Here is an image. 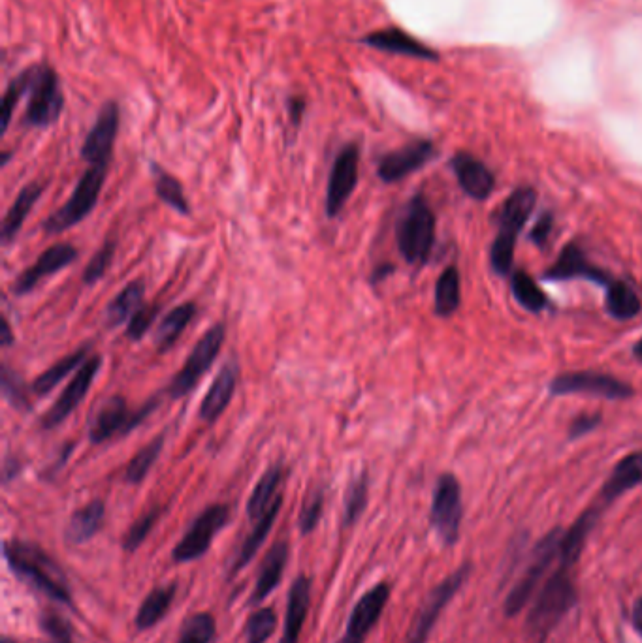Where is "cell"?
Returning a JSON list of instances; mask_svg holds the SVG:
<instances>
[{
    "instance_id": "7",
    "label": "cell",
    "mask_w": 642,
    "mask_h": 643,
    "mask_svg": "<svg viewBox=\"0 0 642 643\" xmlns=\"http://www.w3.org/2000/svg\"><path fill=\"white\" fill-rule=\"evenodd\" d=\"M562 534V529L550 531L533 549L530 565H528L526 572L522 574V578L514 585L513 591L509 593L507 600H505L503 610L509 617H514L516 613L522 612L528 606L531 596L537 591L541 580L545 578L548 568L552 566L554 561H558Z\"/></svg>"
},
{
    "instance_id": "58",
    "label": "cell",
    "mask_w": 642,
    "mask_h": 643,
    "mask_svg": "<svg viewBox=\"0 0 642 643\" xmlns=\"http://www.w3.org/2000/svg\"><path fill=\"white\" fill-rule=\"evenodd\" d=\"M633 356H635L637 360L642 361V339L641 341H637V343H635V346H633Z\"/></svg>"
},
{
    "instance_id": "28",
    "label": "cell",
    "mask_w": 642,
    "mask_h": 643,
    "mask_svg": "<svg viewBox=\"0 0 642 643\" xmlns=\"http://www.w3.org/2000/svg\"><path fill=\"white\" fill-rule=\"evenodd\" d=\"M364 44L370 48L381 49L388 53H400L418 59H434V51L426 48L422 42L409 36L400 29H386V31L373 32L364 38Z\"/></svg>"
},
{
    "instance_id": "2",
    "label": "cell",
    "mask_w": 642,
    "mask_h": 643,
    "mask_svg": "<svg viewBox=\"0 0 642 643\" xmlns=\"http://www.w3.org/2000/svg\"><path fill=\"white\" fill-rule=\"evenodd\" d=\"M575 604L577 589L569 576V570L558 566L531 606L526 621L531 640L537 643L545 642L550 632L560 625V621Z\"/></svg>"
},
{
    "instance_id": "20",
    "label": "cell",
    "mask_w": 642,
    "mask_h": 643,
    "mask_svg": "<svg viewBox=\"0 0 642 643\" xmlns=\"http://www.w3.org/2000/svg\"><path fill=\"white\" fill-rule=\"evenodd\" d=\"M434 143L428 140L409 143L398 151H392L379 160L377 175L383 183H398L407 175L417 172L434 157Z\"/></svg>"
},
{
    "instance_id": "22",
    "label": "cell",
    "mask_w": 642,
    "mask_h": 643,
    "mask_svg": "<svg viewBox=\"0 0 642 643\" xmlns=\"http://www.w3.org/2000/svg\"><path fill=\"white\" fill-rule=\"evenodd\" d=\"M240 378V367L234 360L226 361L225 365L221 367L219 375L213 380L211 388H209L198 416L204 424H215L223 414L226 408L230 405L234 392H236V384Z\"/></svg>"
},
{
    "instance_id": "30",
    "label": "cell",
    "mask_w": 642,
    "mask_h": 643,
    "mask_svg": "<svg viewBox=\"0 0 642 643\" xmlns=\"http://www.w3.org/2000/svg\"><path fill=\"white\" fill-rule=\"evenodd\" d=\"M281 506H283V493L275 499V502L270 506V510H268L262 518L257 519L253 531L249 533V536H247L245 542H243V546H241L240 553H238V557H236V561H234V566H232L230 576L240 574L241 570L255 559L258 549L262 548V544L266 542L268 534L272 531L273 523H275V519L279 516Z\"/></svg>"
},
{
    "instance_id": "3",
    "label": "cell",
    "mask_w": 642,
    "mask_h": 643,
    "mask_svg": "<svg viewBox=\"0 0 642 643\" xmlns=\"http://www.w3.org/2000/svg\"><path fill=\"white\" fill-rule=\"evenodd\" d=\"M535 202H537L535 190L531 187H518L501 207L498 236L490 249V266L499 277H507L513 269L516 241L522 228L530 220Z\"/></svg>"
},
{
    "instance_id": "45",
    "label": "cell",
    "mask_w": 642,
    "mask_h": 643,
    "mask_svg": "<svg viewBox=\"0 0 642 643\" xmlns=\"http://www.w3.org/2000/svg\"><path fill=\"white\" fill-rule=\"evenodd\" d=\"M161 514L162 508L155 506V508H151L149 512H145L142 518L136 519V521L130 525L129 531L123 536V549H125L127 553L136 551V549L144 544L145 538L155 529V525H157V521L161 518Z\"/></svg>"
},
{
    "instance_id": "4",
    "label": "cell",
    "mask_w": 642,
    "mask_h": 643,
    "mask_svg": "<svg viewBox=\"0 0 642 643\" xmlns=\"http://www.w3.org/2000/svg\"><path fill=\"white\" fill-rule=\"evenodd\" d=\"M396 241L403 260L411 266H424L434 251L435 215L428 200L417 194L409 200L396 226Z\"/></svg>"
},
{
    "instance_id": "49",
    "label": "cell",
    "mask_w": 642,
    "mask_h": 643,
    "mask_svg": "<svg viewBox=\"0 0 642 643\" xmlns=\"http://www.w3.org/2000/svg\"><path fill=\"white\" fill-rule=\"evenodd\" d=\"M322 510H324V493H322V491H315V493L305 501L304 506H302L300 519H298L300 533L311 534L319 527Z\"/></svg>"
},
{
    "instance_id": "38",
    "label": "cell",
    "mask_w": 642,
    "mask_h": 643,
    "mask_svg": "<svg viewBox=\"0 0 642 643\" xmlns=\"http://www.w3.org/2000/svg\"><path fill=\"white\" fill-rule=\"evenodd\" d=\"M153 185H155V194L161 198L162 204L172 207L179 215H185V217L191 215V205L185 196L183 185L172 173L164 172L159 166H153Z\"/></svg>"
},
{
    "instance_id": "21",
    "label": "cell",
    "mask_w": 642,
    "mask_h": 643,
    "mask_svg": "<svg viewBox=\"0 0 642 643\" xmlns=\"http://www.w3.org/2000/svg\"><path fill=\"white\" fill-rule=\"evenodd\" d=\"M450 168L458 179L460 189L464 190L469 198H473L477 202H484L494 192L496 177L479 158L467 155V153H458L456 157L452 158Z\"/></svg>"
},
{
    "instance_id": "42",
    "label": "cell",
    "mask_w": 642,
    "mask_h": 643,
    "mask_svg": "<svg viewBox=\"0 0 642 643\" xmlns=\"http://www.w3.org/2000/svg\"><path fill=\"white\" fill-rule=\"evenodd\" d=\"M215 630L217 623L211 613H194L183 623L177 643H211Z\"/></svg>"
},
{
    "instance_id": "29",
    "label": "cell",
    "mask_w": 642,
    "mask_h": 643,
    "mask_svg": "<svg viewBox=\"0 0 642 643\" xmlns=\"http://www.w3.org/2000/svg\"><path fill=\"white\" fill-rule=\"evenodd\" d=\"M104 516H106L104 502L100 501V499L87 502L85 506H81L80 510H76L68 519L65 531L66 540L70 544H85V542H89L102 529Z\"/></svg>"
},
{
    "instance_id": "36",
    "label": "cell",
    "mask_w": 642,
    "mask_h": 643,
    "mask_svg": "<svg viewBox=\"0 0 642 643\" xmlns=\"http://www.w3.org/2000/svg\"><path fill=\"white\" fill-rule=\"evenodd\" d=\"M176 593V585H164V587L153 589L149 595L145 596L140 610L136 613V628L147 630V628L159 625L166 617V613L170 612Z\"/></svg>"
},
{
    "instance_id": "6",
    "label": "cell",
    "mask_w": 642,
    "mask_h": 643,
    "mask_svg": "<svg viewBox=\"0 0 642 643\" xmlns=\"http://www.w3.org/2000/svg\"><path fill=\"white\" fill-rule=\"evenodd\" d=\"M159 407L157 399H149L144 407L138 408L136 412H130L125 397L113 395L108 401H104L91 420L89 427V439L93 444H104L113 437L129 435L138 425L144 424L145 420L153 414V410Z\"/></svg>"
},
{
    "instance_id": "26",
    "label": "cell",
    "mask_w": 642,
    "mask_h": 643,
    "mask_svg": "<svg viewBox=\"0 0 642 643\" xmlns=\"http://www.w3.org/2000/svg\"><path fill=\"white\" fill-rule=\"evenodd\" d=\"M642 484V450L626 455L609 476L605 486L601 489V501L605 504L616 501L633 487Z\"/></svg>"
},
{
    "instance_id": "37",
    "label": "cell",
    "mask_w": 642,
    "mask_h": 643,
    "mask_svg": "<svg viewBox=\"0 0 642 643\" xmlns=\"http://www.w3.org/2000/svg\"><path fill=\"white\" fill-rule=\"evenodd\" d=\"M462 303V281L458 267H445L435 284V314L437 316H452L460 309Z\"/></svg>"
},
{
    "instance_id": "54",
    "label": "cell",
    "mask_w": 642,
    "mask_h": 643,
    "mask_svg": "<svg viewBox=\"0 0 642 643\" xmlns=\"http://www.w3.org/2000/svg\"><path fill=\"white\" fill-rule=\"evenodd\" d=\"M390 273H394V266H392V264H381V266L375 267V271H373V275H371V283L375 284L385 281Z\"/></svg>"
},
{
    "instance_id": "10",
    "label": "cell",
    "mask_w": 642,
    "mask_h": 643,
    "mask_svg": "<svg viewBox=\"0 0 642 643\" xmlns=\"http://www.w3.org/2000/svg\"><path fill=\"white\" fill-rule=\"evenodd\" d=\"M230 519V508L226 504H211L198 518L185 536L177 542L172 551L174 561L179 565L193 563L196 559L204 557L213 544V538L221 533Z\"/></svg>"
},
{
    "instance_id": "43",
    "label": "cell",
    "mask_w": 642,
    "mask_h": 643,
    "mask_svg": "<svg viewBox=\"0 0 642 643\" xmlns=\"http://www.w3.org/2000/svg\"><path fill=\"white\" fill-rule=\"evenodd\" d=\"M0 371H2V375H0L2 397L17 410H23V412L33 410V405L29 401V388L25 386L23 378L14 373L8 365H2Z\"/></svg>"
},
{
    "instance_id": "50",
    "label": "cell",
    "mask_w": 642,
    "mask_h": 643,
    "mask_svg": "<svg viewBox=\"0 0 642 643\" xmlns=\"http://www.w3.org/2000/svg\"><path fill=\"white\" fill-rule=\"evenodd\" d=\"M40 627H42V630L53 640V643L74 642L72 628L68 625V621L63 619L61 615H57V613H44L42 619H40Z\"/></svg>"
},
{
    "instance_id": "34",
    "label": "cell",
    "mask_w": 642,
    "mask_h": 643,
    "mask_svg": "<svg viewBox=\"0 0 642 643\" xmlns=\"http://www.w3.org/2000/svg\"><path fill=\"white\" fill-rule=\"evenodd\" d=\"M605 307L607 313L620 322H627L633 320L635 316H639L642 311V301L637 294V290L626 283V281H616L612 279L609 286H607V294H605Z\"/></svg>"
},
{
    "instance_id": "12",
    "label": "cell",
    "mask_w": 642,
    "mask_h": 643,
    "mask_svg": "<svg viewBox=\"0 0 642 643\" xmlns=\"http://www.w3.org/2000/svg\"><path fill=\"white\" fill-rule=\"evenodd\" d=\"M29 93L31 98L25 111V123L36 128L53 125L59 119L65 104L59 79L53 74V70L44 66L33 68V83Z\"/></svg>"
},
{
    "instance_id": "52",
    "label": "cell",
    "mask_w": 642,
    "mask_h": 643,
    "mask_svg": "<svg viewBox=\"0 0 642 643\" xmlns=\"http://www.w3.org/2000/svg\"><path fill=\"white\" fill-rule=\"evenodd\" d=\"M599 424H601L599 414H580L569 427V439H580V437L595 431Z\"/></svg>"
},
{
    "instance_id": "15",
    "label": "cell",
    "mask_w": 642,
    "mask_h": 643,
    "mask_svg": "<svg viewBox=\"0 0 642 643\" xmlns=\"http://www.w3.org/2000/svg\"><path fill=\"white\" fill-rule=\"evenodd\" d=\"M100 367H102V358L100 356H91L89 360L81 365L80 369L76 371V375L68 382V386L63 390V393L59 395V399L42 416V420H40L42 429L51 431V429L59 427L76 408L80 407L85 395L91 390Z\"/></svg>"
},
{
    "instance_id": "31",
    "label": "cell",
    "mask_w": 642,
    "mask_h": 643,
    "mask_svg": "<svg viewBox=\"0 0 642 643\" xmlns=\"http://www.w3.org/2000/svg\"><path fill=\"white\" fill-rule=\"evenodd\" d=\"M285 471L281 465H272L268 471L260 476L257 486L253 489L249 501H247V516L253 521L262 518L270 506H272L275 499L281 495L279 487L283 482Z\"/></svg>"
},
{
    "instance_id": "57",
    "label": "cell",
    "mask_w": 642,
    "mask_h": 643,
    "mask_svg": "<svg viewBox=\"0 0 642 643\" xmlns=\"http://www.w3.org/2000/svg\"><path fill=\"white\" fill-rule=\"evenodd\" d=\"M633 625L642 636V598H639L633 606Z\"/></svg>"
},
{
    "instance_id": "25",
    "label": "cell",
    "mask_w": 642,
    "mask_h": 643,
    "mask_svg": "<svg viewBox=\"0 0 642 643\" xmlns=\"http://www.w3.org/2000/svg\"><path fill=\"white\" fill-rule=\"evenodd\" d=\"M42 194H44L42 183H29L19 190L14 204L8 209L6 217L2 220V226H0V241L4 247L12 245L16 241L17 234L21 232L25 220L33 211L34 205L40 200Z\"/></svg>"
},
{
    "instance_id": "8",
    "label": "cell",
    "mask_w": 642,
    "mask_h": 643,
    "mask_svg": "<svg viewBox=\"0 0 642 643\" xmlns=\"http://www.w3.org/2000/svg\"><path fill=\"white\" fill-rule=\"evenodd\" d=\"M225 339V324H215L204 333V337L196 343L191 356L181 367V371L172 378V382L168 386V395L172 399H183L193 392L194 388L198 386L200 378L208 373L213 361L217 360Z\"/></svg>"
},
{
    "instance_id": "17",
    "label": "cell",
    "mask_w": 642,
    "mask_h": 643,
    "mask_svg": "<svg viewBox=\"0 0 642 643\" xmlns=\"http://www.w3.org/2000/svg\"><path fill=\"white\" fill-rule=\"evenodd\" d=\"M390 598V587L386 583H377L368 593L356 602L351 612L347 632L338 643H364L371 628L375 627L385 612L386 604Z\"/></svg>"
},
{
    "instance_id": "16",
    "label": "cell",
    "mask_w": 642,
    "mask_h": 643,
    "mask_svg": "<svg viewBox=\"0 0 642 643\" xmlns=\"http://www.w3.org/2000/svg\"><path fill=\"white\" fill-rule=\"evenodd\" d=\"M76 258H78V251L70 243L51 245L48 251H44L38 256L33 267H27L23 273L17 275L16 281L12 284V294L17 298L31 294L42 279L51 277L66 267L72 266V262H76Z\"/></svg>"
},
{
    "instance_id": "47",
    "label": "cell",
    "mask_w": 642,
    "mask_h": 643,
    "mask_svg": "<svg viewBox=\"0 0 642 643\" xmlns=\"http://www.w3.org/2000/svg\"><path fill=\"white\" fill-rule=\"evenodd\" d=\"M115 247H117L115 241H106L100 247V251L91 258V262L87 264L85 271H83V283L87 284V286H93L106 275V271L112 266Z\"/></svg>"
},
{
    "instance_id": "33",
    "label": "cell",
    "mask_w": 642,
    "mask_h": 643,
    "mask_svg": "<svg viewBox=\"0 0 642 643\" xmlns=\"http://www.w3.org/2000/svg\"><path fill=\"white\" fill-rule=\"evenodd\" d=\"M145 283L142 279H136L127 284L106 309V326L108 328H117L125 322H129L134 313L144 305Z\"/></svg>"
},
{
    "instance_id": "1",
    "label": "cell",
    "mask_w": 642,
    "mask_h": 643,
    "mask_svg": "<svg viewBox=\"0 0 642 643\" xmlns=\"http://www.w3.org/2000/svg\"><path fill=\"white\" fill-rule=\"evenodd\" d=\"M4 559L17 578L29 583L36 591L48 595L49 598L70 604L72 595L66 583L63 570L49 557L46 551L21 540H6L4 542Z\"/></svg>"
},
{
    "instance_id": "51",
    "label": "cell",
    "mask_w": 642,
    "mask_h": 643,
    "mask_svg": "<svg viewBox=\"0 0 642 643\" xmlns=\"http://www.w3.org/2000/svg\"><path fill=\"white\" fill-rule=\"evenodd\" d=\"M554 230V215L552 213H543L537 222L531 228L530 239L537 247H545L548 239L552 236Z\"/></svg>"
},
{
    "instance_id": "27",
    "label": "cell",
    "mask_w": 642,
    "mask_h": 643,
    "mask_svg": "<svg viewBox=\"0 0 642 643\" xmlns=\"http://www.w3.org/2000/svg\"><path fill=\"white\" fill-rule=\"evenodd\" d=\"M597 518H599V508H590L562 534L558 566L571 570V566L578 563L584 544H586L590 533L594 531Z\"/></svg>"
},
{
    "instance_id": "48",
    "label": "cell",
    "mask_w": 642,
    "mask_h": 643,
    "mask_svg": "<svg viewBox=\"0 0 642 643\" xmlns=\"http://www.w3.org/2000/svg\"><path fill=\"white\" fill-rule=\"evenodd\" d=\"M161 313V305L153 303V305H142L134 316L129 320L127 326V337L130 341H140L149 328L153 326V322L157 320V316Z\"/></svg>"
},
{
    "instance_id": "13",
    "label": "cell",
    "mask_w": 642,
    "mask_h": 643,
    "mask_svg": "<svg viewBox=\"0 0 642 643\" xmlns=\"http://www.w3.org/2000/svg\"><path fill=\"white\" fill-rule=\"evenodd\" d=\"M548 390L552 395L586 393V395H595L610 401H624L633 395V388L624 380L605 373H595V371L563 373L550 382Z\"/></svg>"
},
{
    "instance_id": "23",
    "label": "cell",
    "mask_w": 642,
    "mask_h": 643,
    "mask_svg": "<svg viewBox=\"0 0 642 643\" xmlns=\"http://www.w3.org/2000/svg\"><path fill=\"white\" fill-rule=\"evenodd\" d=\"M287 563H289V544L285 540H279L273 544L262 561L253 595L249 598V606H258L272 595V591H275L277 585L281 583Z\"/></svg>"
},
{
    "instance_id": "41",
    "label": "cell",
    "mask_w": 642,
    "mask_h": 643,
    "mask_svg": "<svg viewBox=\"0 0 642 643\" xmlns=\"http://www.w3.org/2000/svg\"><path fill=\"white\" fill-rule=\"evenodd\" d=\"M368 493H370L368 474L360 472L351 480V484L347 487V493H345V512H343L345 527H353L354 523L362 518L364 510L368 506Z\"/></svg>"
},
{
    "instance_id": "11",
    "label": "cell",
    "mask_w": 642,
    "mask_h": 643,
    "mask_svg": "<svg viewBox=\"0 0 642 643\" xmlns=\"http://www.w3.org/2000/svg\"><path fill=\"white\" fill-rule=\"evenodd\" d=\"M469 574H471V566H460V568H456V572L450 574L449 578H445L439 585H435L432 593L426 596V600L422 602L417 617L413 619V625L409 628L405 643H426L434 630L439 615L449 606L454 595L464 587Z\"/></svg>"
},
{
    "instance_id": "18",
    "label": "cell",
    "mask_w": 642,
    "mask_h": 643,
    "mask_svg": "<svg viewBox=\"0 0 642 643\" xmlns=\"http://www.w3.org/2000/svg\"><path fill=\"white\" fill-rule=\"evenodd\" d=\"M545 279L546 281L584 279V281H590V283L607 288L612 281V275L603 271L601 267L594 266L588 260L586 252L582 251L575 243H571L560 252L556 262L546 269Z\"/></svg>"
},
{
    "instance_id": "32",
    "label": "cell",
    "mask_w": 642,
    "mask_h": 643,
    "mask_svg": "<svg viewBox=\"0 0 642 643\" xmlns=\"http://www.w3.org/2000/svg\"><path fill=\"white\" fill-rule=\"evenodd\" d=\"M89 350H91V346H81L78 350H74L72 354L65 356L63 360L57 361L55 365H51L48 371H44L42 375L34 378L31 392H33L34 395H40V397L53 392L70 373H74L76 369H80L81 365L89 360V358H87V356H89Z\"/></svg>"
},
{
    "instance_id": "53",
    "label": "cell",
    "mask_w": 642,
    "mask_h": 643,
    "mask_svg": "<svg viewBox=\"0 0 642 643\" xmlns=\"http://www.w3.org/2000/svg\"><path fill=\"white\" fill-rule=\"evenodd\" d=\"M304 108V100H290V121H292L294 125H298V123H300V119H302V115H304Z\"/></svg>"
},
{
    "instance_id": "35",
    "label": "cell",
    "mask_w": 642,
    "mask_h": 643,
    "mask_svg": "<svg viewBox=\"0 0 642 643\" xmlns=\"http://www.w3.org/2000/svg\"><path fill=\"white\" fill-rule=\"evenodd\" d=\"M194 314H196V305L191 301L181 303V305L174 307L170 313H166L157 328V333H155V348L161 354L168 352L172 346L176 345L181 333L189 328Z\"/></svg>"
},
{
    "instance_id": "5",
    "label": "cell",
    "mask_w": 642,
    "mask_h": 643,
    "mask_svg": "<svg viewBox=\"0 0 642 643\" xmlns=\"http://www.w3.org/2000/svg\"><path fill=\"white\" fill-rule=\"evenodd\" d=\"M106 175L108 166H89L76 183V189L70 194L68 202L55 213H51V217L42 224L44 232L49 236H57L80 224L85 217H89L91 211L97 207Z\"/></svg>"
},
{
    "instance_id": "40",
    "label": "cell",
    "mask_w": 642,
    "mask_h": 643,
    "mask_svg": "<svg viewBox=\"0 0 642 643\" xmlns=\"http://www.w3.org/2000/svg\"><path fill=\"white\" fill-rule=\"evenodd\" d=\"M513 296L526 311L530 313H541L548 307V298L545 292L539 288V284L531 279L526 271H514L511 279Z\"/></svg>"
},
{
    "instance_id": "56",
    "label": "cell",
    "mask_w": 642,
    "mask_h": 643,
    "mask_svg": "<svg viewBox=\"0 0 642 643\" xmlns=\"http://www.w3.org/2000/svg\"><path fill=\"white\" fill-rule=\"evenodd\" d=\"M14 333H12V328H10V322L6 318H2V346L8 348V346L14 345Z\"/></svg>"
},
{
    "instance_id": "46",
    "label": "cell",
    "mask_w": 642,
    "mask_h": 643,
    "mask_svg": "<svg viewBox=\"0 0 642 643\" xmlns=\"http://www.w3.org/2000/svg\"><path fill=\"white\" fill-rule=\"evenodd\" d=\"M277 627V615L273 608H260L245 625V643H264Z\"/></svg>"
},
{
    "instance_id": "14",
    "label": "cell",
    "mask_w": 642,
    "mask_h": 643,
    "mask_svg": "<svg viewBox=\"0 0 642 643\" xmlns=\"http://www.w3.org/2000/svg\"><path fill=\"white\" fill-rule=\"evenodd\" d=\"M358 164H360V149L356 143L345 145L338 153L332 164L328 189H326V215L328 219H336L343 207L353 196L358 185Z\"/></svg>"
},
{
    "instance_id": "44",
    "label": "cell",
    "mask_w": 642,
    "mask_h": 643,
    "mask_svg": "<svg viewBox=\"0 0 642 643\" xmlns=\"http://www.w3.org/2000/svg\"><path fill=\"white\" fill-rule=\"evenodd\" d=\"M31 83H33V68L25 70L23 74H19L6 89L4 93V98H2V106H0V115H2V132H6V128L10 125V119H12V113H14V108L17 106V102L21 100V96L25 93H29L31 89Z\"/></svg>"
},
{
    "instance_id": "19",
    "label": "cell",
    "mask_w": 642,
    "mask_h": 643,
    "mask_svg": "<svg viewBox=\"0 0 642 643\" xmlns=\"http://www.w3.org/2000/svg\"><path fill=\"white\" fill-rule=\"evenodd\" d=\"M117 130H119V108L115 104H106L81 147V157L89 162V166L110 164Z\"/></svg>"
},
{
    "instance_id": "24",
    "label": "cell",
    "mask_w": 642,
    "mask_h": 643,
    "mask_svg": "<svg viewBox=\"0 0 642 643\" xmlns=\"http://www.w3.org/2000/svg\"><path fill=\"white\" fill-rule=\"evenodd\" d=\"M309 604H311V580L302 574L290 585L285 628L279 643H298L309 613Z\"/></svg>"
},
{
    "instance_id": "55",
    "label": "cell",
    "mask_w": 642,
    "mask_h": 643,
    "mask_svg": "<svg viewBox=\"0 0 642 643\" xmlns=\"http://www.w3.org/2000/svg\"><path fill=\"white\" fill-rule=\"evenodd\" d=\"M19 471V463L16 457H6L4 459V482H10L12 476H16Z\"/></svg>"
},
{
    "instance_id": "59",
    "label": "cell",
    "mask_w": 642,
    "mask_h": 643,
    "mask_svg": "<svg viewBox=\"0 0 642 643\" xmlns=\"http://www.w3.org/2000/svg\"><path fill=\"white\" fill-rule=\"evenodd\" d=\"M2 643H16V642H12L10 638H4V640H2Z\"/></svg>"
},
{
    "instance_id": "9",
    "label": "cell",
    "mask_w": 642,
    "mask_h": 643,
    "mask_svg": "<svg viewBox=\"0 0 642 643\" xmlns=\"http://www.w3.org/2000/svg\"><path fill=\"white\" fill-rule=\"evenodd\" d=\"M462 487L454 474H441L434 489L430 521L443 544H456L462 527Z\"/></svg>"
},
{
    "instance_id": "39",
    "label": "cell",
    "mask_w": 642,
    "mask_h": 643,
    "mask_svg": "<svg viewBox=\"0 0 642 643\" xmlns=\"http://www.w3.org/2000/svg\"><path fill=\"white\" fill-rule=\"evenodd\" d=\"M164 439L166 435L162 433L157 439L151 440L147 446H144L140 452H136L134 457L130 459L127 469H125V482L138 486L142 484L149 471L153 469V465L157 463L159 455H161L162 448H164Z\"/></svg>"
}]
</instances>
